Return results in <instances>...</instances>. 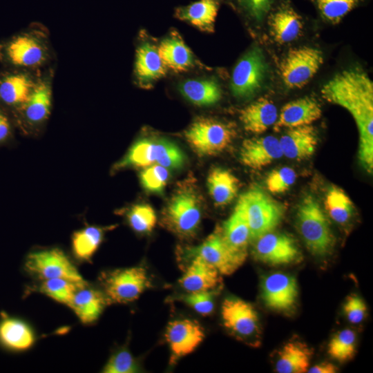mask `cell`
I'll list each match as a JSON object with an SVG mask.
<instances>
[{"instance_id":"41","label":"cell","mask_w":373,"mask_h":373,"mask_svg":"<svg viewBox=\"0 0 373 373\" xmlns=\"http://www.w3.org/2000/svg\"><path fill=\"white\" fill-rule=\"evenodd\" d=\"M169 169L159 164L145 167L140 178L142 186L149 192L162 193L169 179Z\"/></svg>"},{"instance_id":"1","label":"cell","mask_w":373,"mask_h":373,"mask_svg":"<svg viewBox=\"0 0 373 373\" xmlns=\"http://www.w3.org/2000/svg\"><path fill=\"white\" fill-rule=\"evenodd\" d=\"M327 102L345 108L355 120L359 134L358 159L369 173L373 170V82L359 68L344 70L321 88Z\"/></svg>"},{"instance_id":"16","label":"cell","mask_w":373,"mask_h":373,"mask_svg":"<svg viewBox=\"0 0 373 373\" xmlns=\"http://www.w3.org/2000/svg\"><path fill=\"white\" fill-rule=\"evenodd\" d=\"M164 335L171 350L172 363L193 352L204 338L202 326L188 318L169 322Z\"/></svg>"},{"instance_id":"34","label":"cell","mask_w":373,"mask_h":373,"mask_svg":"<svg viewBox=\"0 0 373 373\" xmlns=\"http://www.w3.org/2000/svg\"><path fill=\"white\" fill-rule=\"evenodd\" d=\"M114 227L87 226L74 232L72 249L75 256L79 260L89 261L102 243L105 232Z\"/></svg>"},{"instance_id":"37","label":"cell","mask_w":373,"mask_h":373,"mask_svg":"<svg viewBox=\"0 0 373 373\" xmlns=\"http://www.w3.org/2000/svg\"><path fill=\"white\" fill-rule=\"evenodd\" d=\"M356 347V335L351 329L335 334L327 345V353L334 359L345 362L353 358Z\"/></svg>"},{"instance_id":"26","label":"cell","mask_w":373,"mask_h":373,"mask_svg":"<svg viewBox=\"0 0 373 373\" xmlns=\"http://www.w3.org/2000/svg\"><path fill=\"white\" fill-rule=\"evenodd\" d=\"M108 304L103 291L90 287L87 284L77 290L68 307L82 323L88 324L96 321Z\"/></svg>"},{"instance_id":"44","label":"cell","mask_w":373,"mask_h":373,"mask_svg":"<svg viewBox=\"0 0 373 373\" xmlns=\"http://www.w3.org/2000/svg\"><path fill=\"white\" fill-rule=\"evenodd\" d=\"M139 367L131 352L126 349H121L115 352L105 365V373H133L137 372Z\"/></svg>"},{"instance_id":"43","label":"cell","mask_w":373,"mask_h":373,"mask_svg":"<svg viewBox=\"0 0 373 373\" xmlns=\"http://www.w3.org/2000/svg\"><path fill=\"white\" fill-rule=\"evenodd\" d=\"M216 289L188 292L179 298L202 316L210 315L214 309Z\"/></svg>"},{"instance_id":"14","label":"cell","mask_w":373,"mask_h":373,"mask_svg":"<svg viewBox=\"0 0 373 373\" xmlns=\"http://www.w3.org/2000/svg\"><path fill=\"white\" fill-rule=\"evenodd\" d=\"M224 327L237 337L251 338L260 332L258 314L249 303L238 298H227L221 306Z\"/></svg>"},{"instance_id":"45","label":"cell","mask_w":373,"mask_h":373,"mask_svg":"<svg viewBox=\"0 0 373 373\" xmlns=\"http://www.w3.org/2000/svg\"><path fill=\"white\" fill-rule=\"evenodd\" d=\"M343 310L349 322L358 324L365 318L367 309L365 301L360 296L352 294L346 298Z\"/></svg>"},{"instance_id":"18","label":"cell","mask_w":373,"mask_h":373,"mask_svg":"<svg viewBox=\"0 0 373 373\" xmlns=\"http://www.w3.org/2000/svg\"><path fill=\"white\" fill-rule=\"evenodd\" d=\"M41 74V71L17 69L1 75L0 102L20 108L28 100Z\"/></svg>"},{"instance_id":"46","label":"cell","mask_w":373,"mask_h":373,"mask_svg":"<svg viewBox=\"0 0 373 373\" xmlns=\"http://www.w3.org/2000/svg\"><path fill=\"white\" fill-rule=\"evenodd\" d=\"M337 371L338 368L333 363L325 361L308 368L307 372L309 373H336Z\"/></svg>"},{"instance_id":"12","label":"cell","mask_w":373,"mask_h":373,"mask_svg":"<svg viewBox=\"0 0 373 373\" xmlns=\"http://www.w3.org/2000/svg\"><path fill=\"white\" fill-rule=\"evenodd\" d=\"M24 269L40 280L61 278L79 283H86L69 258L58 248L30 253L26 258Z\"/></svg>"},{"instance_id":"20","label":"cell","mask_w":373,"mask_h":373,"mask_svg":"<svg viewBox=\"0 0 373 373\" xmlns=\"http://www.w3.org/2000/svg\"><path fill=\"white\" fill-rule=\"evenodd\" d=\"M322 115V109L316 99L304 97L285 104L274 124L276 132L283 128H291L311 125Z\"/></svg>"},{"instance_id":"38","label":"cell","mask_w":373,"mask_h":373,"mask_svg":"<svg viewBox=\"0 0 373 373\" xmlns=\"http://www.w3.org/2000/svg\"><path fill=\"white\" fill-rule=\"evenodd\" d=\"M321 17L326 21L338 23L365 0H312Z\"/></svg>"},{"instance_id":"35","label":"cell","mask_w":373,"mask_h":373,"mask_svg":"<svg viewBox=\"0 0 373 373\" xmlns=\"http://www.w3.org/2000/svg\"><path fill=\"white\" fill-rule=\"evenodd\" d=\"M325 207L329 216L336 223L345 224L354 213L353 202L340 188L332 186L325 195Z\"/></svg>"},{"instance_id":"5","label":"cell","mask_w":373,"mask_h":373,"mask_svg":"<svg viewBox=\"0 0 373 373\" xmlns=\"http://www.w3.org/2000/svg\"><path fill=\"white\" fill-rule=\"evenodd\" d=\"M186 157L175 143L166 139L143 138L135 142L113 166V171L161 165L169 170L181 169Z\"/></svg>"},{"instance_id":"7","label":"cell","mask_w":373,"mask_h":373,"mask_svg":"<svg viewBox=\"0 0 373 373\" xmlns=\"http://www.w3.org/2000/svg\"><path fill=\"white\" fill-rule=\"evenodd\" d=\"M236 132L230 124L209 117L195 119L184 133L191 149L199 155L212 156L225 151Z\"/></svg>"},{"instance_id":"23","label":"cell","mask_w":373,"mask_h":373,"mask_svg":"<svg viewBox=\"0 0 373 373\" xmlns=\"http://www.w3.org/2000/svg\"><path fill=\"white\" fill-rule=\"evenodd\" d=\"M267 19L271 32L279 44H287L296 39L302 32V17L286 2L277 6Z\"/></svg>"},{"instance_id":"6","label":"cell","mask_w":373,"mask_h":373,"mask_svg":"<svg viewBox=\"0 0 373 373\" xmlns=\"http://www.w3.org/2000/svg\"><path fill=\"white\" fill-rule=\"evenodd\" d=\"M236 205L244 213L250 229L251 240L273 231L280 224L285 205L258 186L243 193Z\"/></svg>"},{"instance_id":"21","label":"cell","mask_w":373,"mask_h":373,"mask_svg":"<svg viewBox=\"0 0 373 373\" xmlns=\"http://www.w3.org/2000/svg\"><path fill=\"white\" fill-rule=\"evenodd\" d=\"M278 140L283 155L297 161L312 157L318 143L316 129L312 124L288 128Z\"/></svg>"},{"instance_id":"13","label":"cell","mask_w":373,"mask_h":373,"mask_svg":"<svg viewBox=\"0 0 373 373\" xmlns=\"http://www.w3.org/2000/svg\"><path fill=\"white\" fill-rule=\"evenodd\" d=\"M253 247L254 258L271 266L298 262L302 254L296 240L285 233L271 231L256 238Z\"/></svg>"},{"instance_id":"4","label":"cell","mask_w":373,"mask_h":373,"mask_svg":"<svg viewBox=\"0 0 373 373\" xmlns=\"http://www.w3.org/2000/svg\"><path fill=\"white\" fill-rule=\"evenodd\" d=\"M296 224L307 250L317 257H325L334 249L336 238L326 213L312 195L300 202Z\"/></svg>"},{"instance_id":"11","label":"cell","mask_w":373,"mask_h":373,"mask_svg":"<svg viewBox=\"0 0 373 373\" xmlns=\"http://www.w3.org/2000/svg\"><path fill=\"white\" fill-rule=\"evenodd\" d=\"M323 64L321 50L300 46L291 48L280 65V75L284 85L289 89L304 87Z\"/></svg>"},{"instance_id":"40","label":"cell","mask_w":373,"mask_h":373,"mask_svg":"<svg viewBox=\"0 0 373 373\" xmlns=\"http://www.w3.org/2000/svg\"><path fill=\"white\" fill-rule=\"evenodd\" d=\"M245 17L256 23H262L276 8L278 0H230Z\"/></svg>"},{"instance_id":"22","label":"cell","mask_w":373,"mask_h":373,"mask_svg":"<svg viewBox=\"0 0 373 373\" xmlns=\"http://www.w3.org/2000/svg\"><path fill=\"white\" fill-rule=\"evenodd\" d=\"M35 341L30 326L21 318L0 313V347L10 352L28 349Z\"/></svg>"},{"instance_id":"8","label":"cell","mask_w":373,"mask_h":373,"mask_svg":"<svg viewBox=\"0 0 373 373\" xmlns=\"http://www.w3.org/2000/svg\"><path fill=\"white\" fill-rule=\"evenodd\" d=\"M100 281L109 304L132 302L151 286L147 272L142 267L103 273Z\"/></svg>"},{"instance_id":"30","label":"cell","mask_w":373,"mask_h":373,"mask_svg":"<svg viewBox=\"0 0 373 373\" xmlns=\"http://www.w3.org/2000/svg\"><path fill=\"white\" fill-rule=\"evenodd\" d=\"M312 352L305 343L291 341L278 352L275 370L279 373H304L309 368Z\"/></svg>"},{"instance_id":"27","label":"cell","mask_w":373,"mask_h":373,"mask_svg":"<svg viewBox=\"0 0 373 373\" xmlns=\"http://www.w3.org/2000/svg\"><path fill=\"white\" fill-rule=\"evenodd\" d=\"M166 69L154 46L144 43L138 46L135 54V74L141 85L146 86L164 77Z\"/></svg>"},{"instance_id":"25","label":"cell","mask_w":373,"mask_h":373,"mask_svg":"<svg viewBox=\"0 0 373 373\" xmlns=\"http://www.w3.org/2000/svg\"><path fill=\"white\" fill-rule=\"evenodd\" d=\"M278 113L272 101L260 97L240 111L239 118L245 130L261 134L276 123Z\"/></svg>"},{"instance_id":"15","label":"cell","mask_w":373,"mask_h":373,"mask_svg":"<svg viewBox=\"0 0 373 373\" xmlns=\"http://www.w3.org/2000/svg\"><path fill=\"white\" fill-rule=\"evenodd\" d=\"M298 295L296 279L291 275L276 272L265 277L261 283V297L268 308L287 312L295 306Z\"/></svg>"},{"instance_id":"42","label":"cell","mask_w":373,"mask_h":373,"mask_svg":"<svg viewBox=\"0 0 373 373\" xmlns=\"http://www.w3.org/2000/svg\"><path fill=\"white\" fill-rule=\"evenodd\" d=\"M296 177V173L292 168L284 166L274 169L266 178L267 189L273 194L285 193L294 184Z\"/></svg>"},{"instance_id":"32","label":"cell","mask_w":373,"mask_h":373,"mask_svg":"<svg viewBox=\"0 0 373 373\" xmlns=\"http://www.w3.org/2000/svg\"><path fill=\"white\" fill-rule=\"evenodd\" d=\"M178 88L187 100L198 106L213 105L222 97L220 86L213 79H187L180 83Z\"/></svg>"},{"instance_id":"31","label":"cell","mask_w":373,"mask_h":373,"mask_svg":"<svg viewBox=\"0 0 373 373\" xmlns=\"http://www.w3.org/2000/svg\"><path fill=\"white\" fill-rule=\"evenodd\" d=\"M157 51L166 68L175 72L186 71L193 65L191 50L178 36L172 35L163 39Z\"/></svg>"},{"instance_id":"33","label":"cell","mask_w":373,"mask_h":373,"mask_svg":"<svg viewBox=\"0 0 373 373\" xmlns=\"http://www.w3.org/2000/svg\"><path fill=\"white\" fill-rule=\"evenodd\" d=\"M220 229L223 238L232 248L247 254L250 229L244 213L237 205Z\"/></svg>"},{"instance_id":"2","label":"cell","mask_w":373,"mask_h":373,"mask_svg":"<svg viewBox=\"0 0 373 373\" xmlns=\"http://www.w3.org/2000/svg\"><path fill=\"white\" fill-rule=\"evenodd\" d=\"M1 54L10 65L30 71H41L53 55L46 29L37 23L8 41L2 46Z\"/></svg>"},{"instance_id":"10","label":"cell","mask_w":373,"mask_h":373,"mask_svg":"<svg viewBox=\"0 0 373 373\" xmlns=\"http://www.w3.org/2000/svg\"><path fill=\"white\" fill-rule=\"evenodd\" d=\"M188 258L198 256L213 266L222 275H231L242 265L247 254L232 248L217 227L201 244L187 248L184 254Z\"/></svg>"},{"instance_id":"9","label":"cell","mask_w":373,"mask_h":373,"mask_svg":"<svg viewBox=\"0 0 373 373\" xmlns=\"http://www.w3.org/2000/svg\"><path fill=\"white\" fill-rule=\"evenodd\" d=\"M268 65L261 48L250 49L235 66L231 79L232 94L239 99H250L262 89Z\"/></svg>"},{"instance_id":"47","label":"cell","mask_w":373,"mask_h":373,"mask_svg":"<svg viewBox=\"0 0 373 373\" xmlns=\"http://www.w3.org/2000/svg\"><path fill=\"white\" fill-rule=\"evenodd\" d=\"M10 131V121L8 117L0 110V143L8 139Z\"/></svg>"},{"instance_id":"24","label":"cell","mask_w":373,"mask_h":373,"mask_svg":"<svg viewBox=\"0 0 373 373\" xmlns=\"http://www.w3.org/2000/svg\"><path fill=\"white\" fill-rule=\"evenodd\" d=\"M189 259V265L179 280L182 289L187 293L215 289L220 282L218 271L198 256Z\"/></svg>"},{"instance_id":"17","label":"cell","mask_w":373,"mask_h":373,"mask_svg":"<svg viewBox=\"0 0 373 373\" xmlns=\"http://www.w3.org/2000/svg\"><path fill=\"white\" fill-rule=\"evenodd\" d=\"M52 73H41L26 102L18 110L25 124L41 126L50 115L52 104Z\"/></svg>"},{"instance_id":"19","label":"cell","mask_w":373,"mask_h":373,"mask_svg":"<svg viewBox=\"0 0 373 373\" xmlns=\"http://www.w3.org/2000/svg\"><path fill=\"white\" fill-rule=\"evenodd\" d=\"M283 155L279 140L273 135L245 140L239 153L241 163L255 170L262 169Z\"/></svg>"},{"instance_id":"28","label":"cell","mask_w":373,"mask_h":373,"mask_svg":"<svg viewBox=\"0 0 373 373\" xmlns=\"http://www.w3.org/2000/svg\"><path fill=\"white\" fill-rule=\"evenodd\" d=\"M207 184L209 195L218 207L229 204L236 197L240 182L229 170L214 167L207 176Z\"/></svg>"},{"instance_id":"29","label":"cell","mask_w":373,"mask_h":373,"mask_svg":"<svg viewBox=\"0 0 373 373\" xmlns=\"http://www.w3.org/2000/svg\"><path fill=\"white\" fill-rule=\"evenodd\" d=\"M218 0H198L175 10V17L189 22L201 30L213 32L218 11Z\"/></svg>"},{"instance_id":"39","label":"cell","mask_w":373,"mask_h":373,"mask_svg":"<svg viewBox=\"0 0 373 373\" xmlns=\"http://www.w3.org/2000/svg\"><path fill=\"white\" fill-rule=\"evenodd\" d=\"M128 224L133 231L144 233L151 232L157 222L153 208L148 204H137L132 206L126 213Z\"/></svg>"},{"instance_id":"3","label":"cell","mask_w":373,"mask_h":373,"mask_svg":"<svg viewBox=\"0 0 373 373\" xmlns=\"http://www.w3.org/2000/svg\"><path fill=\"white\" fill-rule=\"evenodd\" d=\"M202 216V200L192 184H181L174 191L162 213L163 225L182 238H193L198 232Z\"/></svg>"},{"instance_id":"36","label":"cell","mask_w":373,"mask_h":373,"mask_svg":"<svg viewBox=\"0 0 373 373\" xmlns=\"http://www.w3.org/2000/svg\"><path fill=\"white\" fill-rule=\"evenodd\" d=\"M88 283H79L66 278H55L41 280L39 292L52 299L69 306L77 290Z\"/></svg>"}]
</instances>
